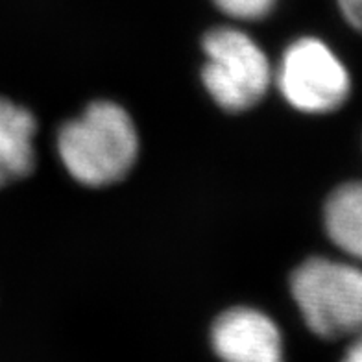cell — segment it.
<instances>
[{"label": "cell", "instance_id": "cell-1", "mask_svg": "<svg viewBox=\"0 0 362 362\" xmlns=\"http://www.w3.org/2000/svg\"><path fill=\"white\" fill-rule=\"evenodd\" d=\"M65 170L86 187H107L126 177L139 156V135L122 105L98 100L57 134Z\"/></svg>", "mask_w": 362, "mask_h": 362}, {"label": "cell", "instance_id": "cell-2", "mask_svg": "<svg viewBox=\"0 0 362 362\" xmlns=\"http://www.w3.org/2000/svg\"><path fill=\"white\" fill-rule=\"evenodd\" d=\"M291 291L305 324L322 339L362 333V268L327 257L307 259L292 274Z\"/></svg>", "mask_w": 362, "mask_h": 362}, {"label": "cell", "instance_id": "cell-3", "mask_svg": "<svg viewBox=\"0 0 362 362\" xmlns=\"http://www.w3.org/2000/svg\"><path fill=\"white\" fill-rule=\"evenodd\" d=\"M204 86L229 113H243L267 96L274 80L270 59L243 30L220 26L204 37Z\"/></svg>", "mask_w": 362, "mask_h": 362}, {"label": "cell", "instance_id": "cell-4", "mask_svg": "<svg viewBox=\"0 0 362 362\" xmlns=\"http://www.w3.org/2000/svg\"><path fill=\"white\" fill-rule=\"evenodd\" d=\"M276 81L294 110L310 115L333 113L351 93L348 69L316 37H301L286 47Z\"/></svg>", "mask_w": 362, "mask_h": 362}, {"label": "cell", "instance_id": "cell-5", "mask_svg": "<svg viewBox=\"0 0 362 362\" xmlns=\"http://www.w3.org/2000/svg\"><path fill=\"white\" fill-rule=\"evenodd\" d=\"M211 344L224 362H285L277 325L252 307H235L220 315L211 329Z\"/></svg>", "mask_w": 362, "mask_h": 362}, {"label": "cell", "instance_id": "cell-6", "mask_svg": "<svg viewBox=\"0 0 362 362\" xmlns=\"http://www.w3.org/2000/svg\"><path fill=\"white\" fill-rule=\"evenodd\" d=\"M35 129L32 111L0 96V187L24 180L34 170Z\"/></svg>", "mask_w": 362, "mask_h": 362}, {"label": "cell", "instance_id": "cell-7", "mask_svg": "<svg viewBox=\"0 0 362 362\" xmlns=\"http://www.w3.org/2000/svg\"><path fill=\"white\" fill-rule=\"evenodd\" d=\"M324 224L334 246L362 262V181L344 183L331 192L324 207Z\"/></svg>", "mask_w": 362, "mask_h": 362}, {"label": "cell", "instance_id": "cell-8", "mask_svg": "<svg viewBox=\"0 0 362 362\" xmlns=\"http://www.w3.org/2000/svg\"><path fill=\"white\" fill-rule=\"evenodd\" d=\"M222 13L237 21H259L267 17L276 0H213Z\"/></svg>", "mask_w": 362, "mask_h": 362}, {"label": "cell", "instance_id": "cell-9", "mask_svg": "<svg viewBox=\"0 0 362 362\" xmlns=\"http://www.w3.org/2000/svg\"><path fill=\"white\" fill-rule=\"evenodd\" d=\"M340 11L353 28L362 32V0H339Z\"/></svg>", "mask_w": 362, "mask_h": 362}, {"label": "cell", "instance_id": "cell-10", "mask_svg": "<svg viewBox=\"0 0 362 362\" xmlns=\"http://www.w3.org/2000/svg\"><path fill=\"white\" fill-rule=\"evenodd\" d=\"M342 362H362V333L353 337L351 346H349L346 355H344Z\"/></svg>", "mask_w": 362, "mask_h": 362}]
</instances>
